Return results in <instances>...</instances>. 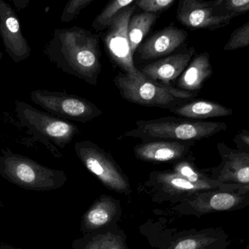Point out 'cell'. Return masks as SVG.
Wrapping results in <instances>:
<instances>
[{
    "instance_id": "cell-11",
    "label": "cell",
    "mask_w": 249,
    "mask_h": 249,
    "mask_svg": "<svg viewBox=\"0 0 249 249\" xmlns=\"http://www.w3.org/2000/svg\"><path fill=\"white\" fill-rule=\"evenodd\" d=\"M144 187L152 200L162 203L170 201L179 203L189 196L206 191V188L190 182L172 171H153L150 172Z\"/></svg>"
},
{
    "instance_id": "cell-4",
    "label": "cell",
    "mask_w": 249,
    "mask_h": 249,
    "mask_svg": "<svg viewBox=\"0 0 249 249\" xmlns=\"http://www.w3.org/2000/svg\"><path fill=\"white\" fill-rule=\"evenodd\" d=\"M0 175L9 182L31 191L58 190L67 181L64 171L44 166L31 158L14 153L9 148L1 151Z\"/></svg>"
},
{
    "instance_id": "cell-28",
    "label": "cell",
    "mask_w": 249,
    "mask_h": 249,
    "mask_svg": "<svg viewBox=\"0 0 249 249\" xmlns=\"http://www.w3.org/2000/svg\"><path fill=\"white\" fill-rule=\"evenodd\" d=\"M175 2V0H139L136 1V4L143 13L157 14L169 8Z\"/></svg>"
},
{
    "instance_id": "cell-3",
    "label": "cell",
    "mask_w": 249,
    "mask_h": 249,
    "mask_svg": "<svg viewBox=\"0 0 249 249\" xmlns=\"http://www.w3.org/2000/svg\"><path fill=\"white\" fill-rule=\"evenodd\" d=\"M15 111L20 126L26 129L34 140L46 146L55 157L62 156L57 147L64 149L80 134L75 124L38 110L23 101L15 102Z\"/></svg>"
},
{
    "instance_id": "cell-33",
    "label": "cell",
    "mask_w": 249,
    "mask_h": 249,
    "mask_svg": "<svg viewBox=\"0 0 249 249\" xmlns=\"http://www.w3.org/2000/svg\"><path fill=\"white\" fill-rule=\"evenodd\" d=\"M3 54L2 53L0 52V61H1V58H2Z\"/></svg>"
},
{
    "instance_id": "cell-2",
    "label": "cell",
    "mask_w": 249,
    "mask_h": 249,
    "mask_svg": "<svg viewBox=\"0 0 249 249\" xmlns=\"http://www.w3.org/2000/svg\"><path fill=\"white\" fill-rule=\"evenodd\" d=\"M136 128L126 132L123 137L139 138L143 142L159 140L196 142L228 130L225 122L174 116L141 120L136 121Z\"/></svg>"
},
{
    "instance_id": "cell-20",
    "label": "cell",
    "mask_w": 249,
    "mask_h": 249,
    "mask_svg": "<svg viewBox=\"0 0 249 249\" xmlns=\"http://www.w3.org/2000/svg\"><path fill=\"white\" fill-rule=\"evenodd\" d=\"M213 68L208 52L196 56L178 78L177 89L190 92H198L203 83L212 77Z\"/></svg>"
},
{
    "instance_id": "cell-24",
    "label": "cell",
    "mask_w": 249,
    "mask_h": 249,
    "mask_svg": "<svg viewBox=\"0 0 249 249\" xmlns=\"http://www.w3.org/2000/svg\"><path fill=\"white\" fill-rule=\"evenodd\" d=\"M209 4L216 16L234 19L249 12V0H211Z\"/></svg>"
},
{
    "instance_id": "cell-34",
    "label": "cell",
    "mask_w": 249,
    "mask_h": 249,
    "mask_svg": "<svg viewBox=\"0 0 249 249\" xmlns=\"http://www.w3.org/2000/svg\"><path fill=\"white\" fill-rule=\"evenodd\" d=\"M246 249H249V243L247 244V247H246Z\"/></svg>"
},
{
    "instance_id": "cell-29",
    "label": "cell",
    "mask_w": 249,
    "mask_h": 249,
    "mask_svg": "<svg viewBox=\"0 0 249 249\" xmlns=\"http://www.w3.org/2000/svg\"><path fill=\"white\" fill-rule=\"evenodd\" d=\"M237 149L249 153V130H242L233 138Z\"/></svg>"
},
{
    "instance_id": "cell-6",
    "label": "cell",
    "mask_w": 249,
    "mask_h": 249,
    "mask_svg": "<svg viewBox=\"0 0 249 249\" xmlns=\"http://www.w3.org/2000/svg\"><path fill=\"white\" fill-rule=\"evenodd\" d=\"M74 151L85 168L105 187L118 194L130 195L132 190L128 178L110 153L88 140L77 142Z\"/></svg>"
},
{
    "instance_id": "cell-31",
    "label": "cell",
    "mask_w": 249,
    "mask_h": 249,
    "mask_svg": "<svg viewBox=\"0 0 249 249\" xmlns=\"http://www.w3.org/2000/svg\"><path fill=\"white\" fill-rule=\"evenodd\" d=\"M231 244V241L228 242L223 243V244H218V245L213 246V247H211L207 249H225L228 248V246Z\"/></svg>"
},
{
    "instance_id": "cell-13",
    "label": "cell",
    "mask_w": 249,
    "mask_h": 249,
    "mask_svg": "<svg viewBox=\"0 0 249 249\" xmlns=\"http://www.w3.org/2000/svg\"><path fill=\"white\" fill-rule=\"evenodd\" d=\"M194 141L152 140L136 145L133 152L138 159L151 163H176L188 157Z\"/></svg>"
},
{
    "instance_id": "cell-10",
    "label": "cell",
    "mask_w": 249,
    "mask_h": 249,
    "mask_svg": "<svg viewBox=\"0 0 249 249\" xmlns=\"http://www.w3.org/2000/svg\"><path fill=\"white\" fill-rule=\"evenodd\" d=\"M221 162L211 170V178L220 183L219 188L249 192V153L232 149L225 143L216 145Z\"/></svg>"
},
{
    "instance_id": "cell-25",
    "label": "cell",
    "mask_w": 249,
    "mask_h": 249,
    "mask_svg": "<svg viewBox=\"0 0 249 249\" xmlns=\"http://www.w3.org/2000/svg\"><path fill=\"white\" fill-rule=\"evenodd\" d=\"M134 2V0H115L110 1L92 22V27L96 31H103L107 29L120 11Z\"/></svg>"
},
{
    "instance_id": "cell-26",
    "label": "cell",
    "mask_w": 249,
    "mask_h": 249,
    "mask_svg": "<svg viewBox=\"0 0 249 249\" xmlns=\"http://www.w3.org/2000/svg\"><path fill=\"white\" fill-rule=\"evenodd\" d=\"M249 45V21L235 29L230 37L224 51H234Z\"/></svg>"
},
{
    "instance_id": "cell-32",
    "label": "cell",
    "mask_w": 249,
    "mask_h": 249,
    "mask_svg": "<svg viewBox=\"0 0 249 249\" xmlns=\"http://www.w3.org/2000/svg\"><path fill=\"white\" fill-rule=\"evenodd\" d=\"M0 249H23L20 248H16V247H12L8 244H0Z\"/></svg>"
},
{
    "instance_id": "cell-21",
    "label": "cell",
    "mask_w": 249,
    "mask_h": 249,
    "mask_svg": "<svg viewBox=\"0 0 249 249\" xmlns=\"http://www.w3.org/2000/svg\"><path fill=\"white\" fill-rule=\"evenodd\" d=\"M171 113L181 117L192 120H202L217 117L229 116L233 111L221 104L205 99L190 100L170 110Z\"/></svg>"
},
{
    "instance_id": "cell-12",
    "label": "cell",
    "mask_w": 249,
    "mask_h": 249,
    "mask_svg": "<svg viewBox=\"0 0 249 249\" xmlns=\"http://www.w3.org/2000/svg\"><path fill=\"white\" fill-rule=\"evenodd\" d=\"M0 37L6 53L15 63L30 57L32 50L22 32L17 13L4 0H0Z\"/></svg>"
},
{
    "instance_id": "cell-23",
    "label": "cell",
    "mask_w": 249,
    "mask_h": 249,
    "mask_svg": "<svg viewBox=\"0 0 249 249\" xmlns=\"http://www.w3.org/2000/svg\"><path fill=\"white\" fill-rule=\"evenodd\" d=\"M158 17L159 16L158 14L148 13H139L132 16L129 21L127 33L133 55L140 46L143 38L155 24Z\"/></svg>"
},
{
    "instance_id": "cell-7",
    "label": "cell",
    "mask_w": 249,
    "mask_h": 249,
    "mask_svg": "<svg viewBox=\"0 0 249 249\" xmlns=\"http://www.w3.org/2000/svg\"><path fill=\"white\" fill-rule=\"evenodd\" d=\"M34 103L47 113L63 120L86 123L102 115V111L93 102L66 92L36 89L30 94Z\"/></svg>"
},
{
    "instance_id": "cell-17",
    "label": "cell",
    "mask_w": 249,
    "mask_h": 249,
    "mask_svg": "<svg viewBox=\"0 0 249 249\" xmlns=\"http://www.w3.org/2000/svg\"><path fill=\"white\" fill-rule=\"evenodd\" d=\"M186 31L173 25L158 31L139 47L142 59L151 60L168 55L181 46L187 39Z\"/></svg>"
},
{
    "instance_id": "cell-8",
    "label": "cell",
    "mask_w": 249,
    "mask_h": 249,
    "mask_svg": "<svg viewBox=\"0 0 249 249\" xmlns=\"http://www.w3.org/2000/svg\"><path fill=\"white\" fill-rule=\"evenodd\" d=\"M247 207L249 192L216 188L195 193L171 209L179 214L199 218L209 213L234 211Z\"/></svg>"
},
{
    "instance_id": "cell-16",
    "label": "cell",
    "mask_w": 249,
    "mask_h": 249,
    "mask_svg": "<svg viewBox=\"0 0 249 249\" xmlns=\"http://www.w3.org/2000/svg\"><path fill=\"white\" fill-rule=\"evenodd\" d=\"M196 51L193 47L145 66L141 73L149 80L171 86L187 68Z\"/></svg>"
},
{
    "instance_id": "cell-18",
    "label": "cell",
    "mask_w": 249,
    "mask_h": 249,
    "mask_svg": "<svg viewBox=\"0 0 249 249\" xmlns=\"http://www.w3.org/2000/svg\"><path fill=\"white\" fill-rule=\"evenodd\" d=\"M72 249H130L127 247V235L121 227L116 225L103 228L74 240Z\"/></svg>"
},
{
    "instance_id": "cell-19",
    "label": "cell",
    "mask_w": 249,
    "mask_h": 249,
    "mask_svg": "<svg viewBox=\"0 0 249 249\" xmlns=\"http://www.w3.org/2000/svg\"><path fill=\"white\" fill-rule=\"evenodd\" d=\"M228 241L229 235L221 228L192 230L181 232L169 247L164 249H207Z\"/></svg>"
},
{
    "instance_id": "cell-22",
    "label": "cell",
    "mask_w": 249,
    "mask_h": 249,
    "mask_svg": "<svg viewBox=\"0 0 249 249\" xmlns=\"http://www.w3.org/2000/svg\"><path fill=\"white\" fill-rule=\"evenodd\" d=\"M172 171L190 182L204 187L206 190L219 188L220 183L214 181L195 165L192 158L187 157L173 164Z\"/></svg>"
},
{
    "instance_id": "cell-1",
    "label": "cell",
    "mask_w": 249,
    "mask_h": 249,
    "mask_svg": "<svg viewBox=\"0 0 249 249\" xmlns=\"http://www.w3.org/2000/svg\"><path fill=\"white\" fill-rule=\"evenodd\" d=\"M99 39L84 28L56 29L44 52L61 71L96 86L102 71Z\"/></svg>"
},
{
    "instance_id": "cell-14",
    "label": "cell",
    "mask_w": 249,
    "mask_h": 249,
    "mask_svg": "<svg viewBox=\"0 0 249 249\" xmlns=\"http://www.w3.org/2000/svg\"><path fill=\"white\" fill-rule=\"evenodd\" d=\"M177 19L190 29L213 31L228 26L232 19L214 16L209 1L181 0L178 3Z\"/></svg>"
},
{
    "instance_id": "cell-5",
    "label": "cell",
    "mask_w": 249,
    "mask_h": 249,
    "mask_svg": "<svg viewBox=\"0 0 249 249\" xmlns=\"http://www.w3.org/2000/svg\"><path fill=\"white\" fill-rule=\"evenodd\" d=\"M114 83L121 96L128 102L169 111L191 100L198 94L166 86L145 76L133 78L124 73H119L114 79Z\"/></svg>"
},
{
    "instance_id": "cell-9",
    "label": "cell",
    "mask_w": 249,
    "mask_h": 249,
    "mask_svg": "<svg viewBox=\"0 0 249 249\" xmlns=\"http://www.w3.org/2000/svg\"><path fill=\"white\" fill-rule=\"evenodd\" d=\"M136 1L118 13L104 37V43L112 63L133 78L143 77L140 70L135 67L129 41L128 23L136 10Z\"/></svg>"
},
{
    "instance_id": "cell-15",
    "label": "cell",
    "mask_w": 249,
    "mask_h": 249,
    "mask_svg": "<svg viewBox=\"0 0 249 249\" xmlns=\"http://www.w3.org/2000/svg\"><path fill=\"white\" fill-rule=\"evenodd\" d=\"M122 216L121 201L107 194L98 197L82 217L80 230L90 233L116 225Z\"/></svg>"
},
{
    "instance_id": "cell-30",
    "label": "cell",
    "mask_w": 249,
    "mask_h": 249,
    "mask_svg": "<svg viewBox=\"0 0 249 249\" xmlns=\"http://www.w3.org/2000/svg\"><path fill=\"white\" fill-rule=\"evenodd\" d=\"M13 2L14 3L16 8H18V11L26 8L29 4V0H13Z\"/></svg>"
},
{
    "instance_id": "cell-27",
    "label": "cell",
    "mask_w": 249,
    "mask_h": 249,
    "mask_svg": "<svg viewBox=\"0 0 249 249\" xmlns=\"http://www.w3.org/2000/svg\"><path fill=\"white\" fill-rule=\"evenodd\" d=\"M94 0H70L63 10L61 16V21L69 23L74 20L83 9L86 8Z\"/></svg>"
}]
</instances>
